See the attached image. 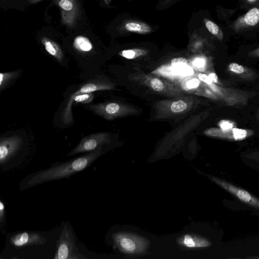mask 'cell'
I'll use <instances>...</instances> for the list:
<instances>
[{
  "label": "cell",
  "instance_id": "1",
  "mask_svg": "<svg viewBox=\"0 0 259 259\" xmlns=\"http://www.w3.org/2000/svg\"><path fill=\"white\" fill-rule=\"evenodd\" d=\"M103 147L48 169L37 176L38 182L47 181L68 178L83 170L103 154Z\"/></svg>",
  "mask_w": 259,
  "mask_h": 259
},
{
  "label": "cell",
  "instance_id": "2",
  "mask_svg": "<svg viewBox=\"0 0 259 259\" xmlns=\"http://www.w3.org/2000/svg\"><path fill=\"white\" fill-rule=\"evenodd\" d=\"M114 247L124 254L143 255L149 249L150 241L146 238L132 232L121 231L112 235Z\"/></svg>",
  "mask_w": 259,
  "mask_h": 259
},
{
  "label": "cell",
  "instance_id": "3",
  "mask_svg": "<svg viewBox=\"0 0 259 259\" xmlns=\"http://www.w3.org/2000/svg\"><path fill=\"white\" fill-rule=\"evenodd\" d=\"M84 107L107 120L131 116L137 112L133 105L118 101L89 104Z\"/></svg>",
  "mask_w": 259,
  "mask_h": 259
},
{
  "label": "cell",
  "instance_id": "4",
  "mask_svg": "<svg viewBox=\"0 0 259 259\" xmlns=\"http://www.w3.org/2000/svg\"><path fill=\"white\" fill-rule=\"evenodd\" d=\"M56 259L86 258L78 251L75 246L74 235L71 226L66 223L59 236L57 251L54 256Z\"/></svg>",
  "mask_w": 259,
  "mask_h": 259
},
{
  "label": "cell",
  "instance_id": "5",
  "mask_svg": "<svg viewBox=\"0 0 259 259\" xmlns=\"http://www.w3.org/2000/svg\"><path fill=\"white\" fill-rule=\"evenodd\" d=\"M112 136L108 132H98L83 137L78 144L67 153L68 156L90 152L110 144Z\"/></svg>",
  "mask_w": 259,
  "mask_h": 259
},
{
  "label": "cell",
  "instance_id": "6",
  "mask_svg": "<svg viewBox=\"0 0 259 259\" xmlns=\"http://www.w3.org/2000/svg\"><path fill=\"white\" fill-rule=\"evenodd\" d=\"M209 177L213 182L235 196L242 202L257 209H259L258 199L247 191L215 177L210 176Z\"/></svg>",
  "mask_w": 259,
  "mask_h": 259
},
{
  "label": "cell",
  "instance_id": "7",
  "mask_svg": "<svg viewBox=\"0 0 259 259\" xmlns=\"http://www.w3.org/2000/svg\"><path fill=\"white\" fill-rule=\"evenodd\" d=\"M23 139L15 135L6 137L0 139V163L8 160L20 149Z\"/></svg>",
  "mask_w": 259,
  "mask_h": 259
},
{
  "label": "cell",
  "instance_id": "8",
  "mask_svg": "<svg viewBox=\"0 0 259 259\" xmlns=\"http://www.w3.org/2000/svg\"><path fill=\"white\" fill-rule=\"evenodd\" d=\"M57 3L61 9L62 22L69 27H73L79 13L76 0H58Z\"/></svg>",
  "mask_w": 259,
  "mask_h": 259
},
{
  "label": "cell",
  "instance_id": "9",
  "mask_svg": "<svg viewBox=\"0 0 259 259\" xmlns=\"http://www.w3.org/2000/svg\"><path fill=\"white\" fill-rule=\"evenodd\" d=\"M94 98L93 93L70 95L62 111V119L64 123L69 124L72 121V107L75 103L89 104Z\"/></svg>",
  "mask_w": 259,
  "mask_h": 259
},
{
  "label": "cell",
  "instance_id": "10",
  "mask_svg": "<svg viewBox=\"0 0 259 259\" xmlns=\"http://www.w3.org/2000/svg\"><path fill=\"white\" fill-rule=\"evenodd\" d=\"M177 243L189 248H204L209 246L211 243L206 238L199 235L186 234L177 239Z\"/></svg>",
  "mask_w": 259,
  "mask_h": 259
},
{
  "label": "cell",
  "instance_id": "11",
  "mask_svg": "<svg viewBox=\"0 0 259 259\" xmlns=\"http://www.w3.org/2000/svg\"><path fill=\"white\" fill-rule=\"evenodd\" d=\"M41 41L45 50L50 55L56 59L59 62H62L64 58L63 53L57 43L45 36L41 38Z\"/></svg>",
  "mask_w": 259,
  "mask_h": 259
},
{
  "label": "cell",
  "instance_id": "12",
  "mask_svg": "<svg viewBox=\"0 0 259 259\" xmlns=\"http://www.w3.org/2000/svg\"><path fill=\"white\" fill-rule=\"evenodd\" d=\"M124 28L126 31L141 34L150 32L152 29L148 24L137 21H129L126 22Z\"/></svg>",
  "mask_w": 259,
  "mask_h": 259
},
{
  "label": "cell",
  "instance_id": "13",
  "mask_svg": "<svg viewBox=\"0 0 259 259\" xmlns=\"http://www.w3.org/2000/svg\"><path fill=\"white\" fill-rule=\"evenodd\" d=\"M73 46L76 50L83 52H89L93 49V45L90 39L82 35L77 36L75 38Z\"/></svg>",
  "mask_w": 259,
  "mask_h": 259
},
{
  "label": "cell",
  "instance_id": "14",
  "mask_svg": "<svg viewBox=\"0 0 259 259\" xmlns=\"http://www.w3.org/2000/svg\"><path fill=\"white\" fill-rule=\"evenodd\" d=\"M146 50L142 49H130L123 50L119 52L118 54L127 59H135L147 54Z\"/></svg>",
  "mask_w": 259,
  "mask_h": 259
},
{
  "label": "cell",
  "instance_id": "15",
  "mask_svg": "<svg viewBox=\"0 0 259 259\" xmlns=\"http://www.w3.org/2000/svg\"><path fill=\"white\" fill-rule=\"evenodd\" d=\"M19 71L0 73V91L14 80L19 75Z\"/></svg>",
  "mask_w": 259,
  "mask_h": 259
},
{
  "label": "cell",
  "instance_id": "16",
  "mask_svg": "<svg viewBox=\"0 0 259 259\" xmlns=\"http://www.w3.org/2000/svg\"><path fill=\"white\" fill-rule=\"evenodd\" d=\"M244 20L245 23L249 26H254L259 21V10L254 8L250 10L245 14Z\"/></svg>",
  "mask_w": 259,
  "mask_h": 259
},
{
  "label": "cell",
  "instance_id": "17",
  "mask_svg": "<svg viewBox=\"0 0 259 259\" xmlns=\"http://www.w3.org/2000/svg\"><path fill=\"white\" fill-rule=\"evenodd\" d=\"M204 22L208 30L212 34L217 37L220 40L223 38V33L220 27L214 22L207 19H204Z\"/></svg>",
  "mask_w": 259,
  "mask_h": 259
},
{
  "label": "cell",
  "instance_id": "18",
  "mask_svg": "<svg viewBox=\"0 0 259 259\" xmlns=\"http://www.w3.org/2000/svg\"><path fill=\"white\" fill-rule=\"evenodd\" d=\"M148 83L150 87L155 91L160 92L163 89V82L157 78H149Z\"/></svg>",
  "mask_w": 259,
  "mask_h": 259
},
{
  "label": "cell",
  "instance_id": "19",
  "mask_svg": "<svg viewBox=\"0 0 259 259\" xmlns=\"http://www.w3.org/2000/svg\"><path fill=\"white\" fill-rule=\"evenodd\" d=\"M29 241V235L27 233H23L17 236L14 240V244L17 246H22L27 243Z\"/></svg>",
  "mask_w": 259,
  "mask_h": 259
},
{
  "label": "cell",
  "instance_id": "20",
  "mask_svg": "<svg viewBox=\"0 0 259 259\" xmlns=\"http://www.w3.org/2000/svg\"><path fill=\"white\" fill-rule=\"evenodd\" d=\"M187 104L182 100L174 102L170 106L171 111L174 112H180L186 109Z\"/></svg>",
  "mask_w": 259,
  "mask_h": 259
},
{
  "label": "cell",
  "instance_id": "21",
  "mask_svg": "<svg viewBox=\"0 0 259 259\" xmlns=\"http://www.w3.org/2000/svg\"><path fill=\"white\" fill-rule=\"evenodd\" d=\"M232 132L235 140H242L247 136V131L245 130L234 128Z\"/></svg>",
  "mask_w": 259,
  "mask_h": 259
},
{
  "label": "cell",
  "instance_id": "22",
  "mask_svg": "<svg viewBox=\"0 0 259 259\" xmlns=\"http://www.w3.org/2000/svg\"><path fill=\"white\" fill-rule=\"evenodd\" d=\"M229 69L235 73L240 74L244 72V69L243 66L235 63H232L229 66Z\"/></svg>",
  "mask_w": 259,
  "mask_h": 259
},
{
  "label": "cell",
  "instance_id": "23",
  "mask_svg": "<svg viewBox=\"0 0 259 259\" xmlns=\"http://www.w3.org/2000/svg\"><path fill=\"white\" fill-rule=\"evenodd\" d=\"M187 63L186 59L184 57L175 58L171 60V63L172 65H184Z\"/></svg>",
  "mask_w": 259,
  "mask_h": 259
},
{
  "label": "cell",
  "instance_id": "24",
  "mask_svg": "<svg viewBox=\"0 0 259 259\" xmlns=\"http://www.w3.org/2000/svg\"><path fill=\"white\" fill-rule=\"evenodd\" d=\"M199 84V81L196 79L194 78L189 80L187 83V87L189 89H193L197 87Z\"/></svg>",
  "mask_w": 259,
  "mask_h": 259
},
{
  "label": "cell",
  "instance_id": "25",
  "mask_svg": "<svg viewBox=\"0 0 259 259\" xmlns=\"http://www.w3.org/2000/svg\"><path fill=\"white\" fill-rule=\"evenodd\" d=\"M198 77L201 80L208 84H211L212 83V81L210 78L204 74H199Z\"/></svg>",
  "mask_w": 259,
  "mask_h": 259
},
{
  "label": "cell",
  "instance_id": "26",
  "mask_svg": "<svg viewBox=\"0 0 259 259\" xmlns=\"http://www.w3.org/2000/svg\"><path fill=\"white\" fill-rule=\"evenodd\" d=\"M220 125L221 127L224 130L230 129L233 127V124L231 123L228 122V121H222L220 123Z\"/></svg>",
  "mask_w": 259,
  "mask_h": 259
},
{
  "label": "cell",
  "instance_id": "27",
  "mask_svg": "<svg viewBox=\"0 0 259 259\" xmlns=\"http://www.w3.org/2000/svg\"><path fill=\"white\" fill-rule=\"evenodd\" d=\"M194 64L197 67H201L204 64V61L202 59H197L194 62Z\"/></svg>",
  "mask_w": 259,
  "mask_h": 259
},
{
  "label": "cell",
  "instance_id": "28",
  "mask_svg": "<svg viewBox=\"0 0 259 259\" xmlns=\"http://www.w3.org/2000/svg\"><path fill=\"white\" fill-rule=\"evenodd\" d=\"M208 76L210 78L212 81H213L215 82H218V77L215 73H210L209 74Z\"/></svg>",
  "mask_w": 259,
  "mask_h": 259
},
{
  "label": "cell",
  "instance_id": "29",
  "mask_svg": "<svg viewBox=\"0 0 259 259\" xmlns=\"http://www.w3.org/2000/svg\"><path fill=\"white\" fill-rule=\"evenodd\" d=\"M41 1H42V0H28L29 3L32 4L37 3Z\"/></svg>",
  "mask_w": 259,
  "mask_h": 259
},
{
  "label": "cell",
  "instance_id": "30",
  "mask_svg": "<svg viewBox=\"0 0 259 259\" xmlns=\"http://www.w3.org/2000/svg\"><path fill=\"white\" fill-rule=\"evenodd\" d=\"M4 209V205L3 203L0 201V210L3 211Z\"/></svg>",
  "mask_w": 259,
  "mask_h": 259
},
{
  "label": "cell",
  "instance_id": "31",
  "mask_svg": "<svg viewBox=\"0 0 259 259\" xmlns=\"http://www.w3.org/2000/svg\"><path fill=\"white\" fill-rule=\"evenodd\" d=\"M111 1V0H104V2L106 4L108 5Z\"/></svg>",
  "mask_w": 259,
  "mask_h": 259
},
{
  "label": "cell",
  "instance_id": "32",
  "mask_svg": "<svg viewBox=\"0 0 259 259\" xmlns=\"http://www.w3.org/2000/svg\"><path fill=\"white\" fill-rule=\"evenodd\" d=\"M249 1H254V0H248Z\"/></svg>",
  "mask_w": 259,
  "mask_h": 259
},
{
  "label": "cell",
  "instance_id": "33",
  "mask_svg": "<svg viewBox=\"0 0 259 259\" xmlns=\"http://www.w3.org/2000/svg\"><path fill=\"white\" fill-rule=\"evenodd\" d=\"M5 1H7V0H5Z\"/></svg>",
  "mask_w": 259,
  "mask_h": 259
}]
</instances>
